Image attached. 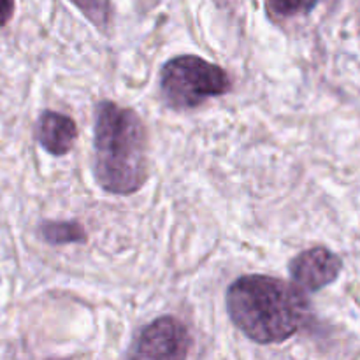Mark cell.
Masks as SVG:
<instances>
[{"label": "cell", "instance_id": "cell-10", "mask_svg": "<svg viewBox=\"0 0 360 360\" xmlns=\"http://www.w3.org/2000/svg\"><path fill=\"white\" fill-rule=\"evenodd\" d=\"M14 14V0H0V27H6Z\"/></svg>", "mask_w": 360, "mask_h": 360}, {"label": "cell", "instance_id": "cell-3", "mask_svg": "<svg viewBox=\"0 0 360 360\" xmlns=\"http://www.w3.org/2000/svg\"><path fill=\"white\" fill-rule=\"evenodd\" d=\"M160 90L167 105L192 109L207 98L227 94L231 90V77L217 63L195 55H181L162 67Z\"/></svg>", "mask_w": 360, "mask_h": 360}, {"label": "cell", "instance_id": "cell-4", "mask_svg": "<svg viewBox=\"0 0 360 360\" xmlns=\"http://www.w3.org/2000/svg\"><path fill=\"white\" fill-rule=\"evenodd\" d=\"M192 340L185 323L174 316H160L141 333L132 355L139 359H185Z\"/></svg>", "mask_w": 360, "mask_h": 360}, {"label": "cell", "instance_id": "cell-2", "mask_svg": "<svg viewBox=\"0 0 360 360\" xmlns=\"http://www.w3.org/2000/svg\"><path fill=\"white\" fill-rule=\"evenodd\" d=\"M94 172L102 190L116 195L137 192L148 179V139L139 115L102 101L95 109Z\"/></svg>", "mask_w": 360, "mask_h": 360}, {"label": "cell", "instance_id": "cell-8", "mask_svg": "<svg viewBox=\"0 0 360 360\" xmlns=\"http://www.w3.org/2000/svg\"><path fill=\"white\" fill-rule=\"evenodd\" d=\"M320 2L322 0H266V6L274 18L288 20L309 14Z\"/></svg>", "mask_w": 360, "mask_h": 360}, {"label": "cell", "instance_id": "cell-5", "mask_svg": "<svg viewBox=\"0 0 360 360\" xmlns=\"http://www.w3.org/2000/svg\"><path fill=\"white\" fill-rule=\"evenodd\" d=\"M288 271L299 287L309 292H319L340 278L343 260L326 246H315L299 253L290 262Z\"/></svg>", "mask_w": 360, "mask_h": 360}, {"label": "cell", "instance_id": "cell-7", "mask_svg": "<svg viewBox=\"0 0 360 360\" xmlns=\"http://www.w3.org/2000/svg\"><path fill=\"white\" fill-rule=\"evenodd\" d=\"M41 236L49 245L84 241V231L77 221H46L41 225Z\"/></svg>", "mask_w": 360, "mask_h": 360}, {"label": "cell", "instance_id": "cell-9", "mask_svg": "<svg viewBox=\"0 0 360 360\" xmlns=\"http://www.w3.org/2000/svg\"><path fill=\"white\" fill-rule=\"evenodd\" d=\"M95 27L104 30L111 18V7L109 0H70Z\"/></svg>", "mask_w": 360, "mask_h": 360}, {"label": "cell", "instance_id": "cell-1", "mask_svg": "<svg viewBox=\"0 0 360 360\" xmlns=\"http://www.w3.org/2000/svg\"><path fill=\"white\" fill-rule=\"evenodd\" d=\"M227 311L245 336L260 345L283 343L311 316L304 292L264 274L241 276L227 290Z\"/></svg>", "mask_w": 360, "mask_h": 360}, {"label": "cell", "instance_id": "cell-6", "mask_svg": "<svg viewBox=\"0 0 360 360\" xmlns=\"http://www.w3.org/2000/svg\"><path fill=\"white\" fill-rule=\"evenodd\" d=\"M77 137V127L72 118L56 111H44L37 122V141L48 153L55 157L69 153Z\"/></svg>", "mask_w": 360, "mask_h": 360}]
</instances>
